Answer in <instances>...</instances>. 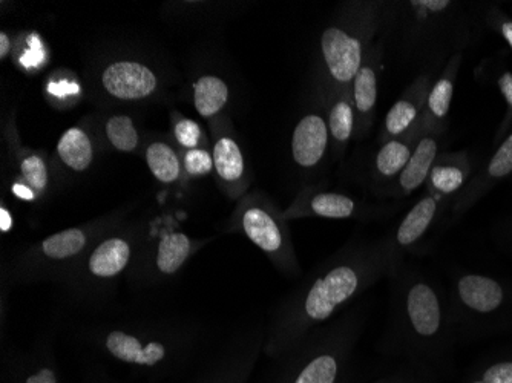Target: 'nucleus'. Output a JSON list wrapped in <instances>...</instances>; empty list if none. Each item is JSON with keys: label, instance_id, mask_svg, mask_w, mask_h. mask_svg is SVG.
<instances>
[{"label": "nucleus", "instance_id": "f257e3e1", "mask_svg": "<svg viewBox=\"0 0 512 383\" xmlns=\"http://www.w3.org/2000/svg\"><path fill=\"white\" fill-rule=\"evenodd\" d=\"M382 278H388L382 238L348 244L279 310L264 350L270 357H283Z\"/></svg>", "mask_w": 512, "mask_h": 383}, {"label": "nucleus", "instance_id": "f03ea898", "mask_svg": "<svg viewBox=\"0 0 512 383\" xmlns=\"http://www.w3.org/2000/svg\"><path fill=\"white\" fill-rule=\"evenodd\" d=\"M391 302L381 351L436 373L451 339V310L439 285L419 267L404 266L390 278Z\"/></svg>", "mask_w": 512, "mask_h": 383}, {"label": "nucleus", "instance_id": "7ed1b4c3", "mask_svg": "<svg viewBox=\"0 0 512 383\" xmlns=\"http://www.w3.org/2000/svg\"><path fill=\"white\" fill-rule=\"evenodd\" d=\"M459 4L451 0H385L379 39L385 54L405 66L434 73L465 45Z\"/></svg>", "mask_w": 512, "mask_h": 383}, {"label": "nucleus", "instance_id": "20e7f679", "mask_svg": "<svg viewBox=\"0 0 512 383\" xmlns=\"http://www.w3.org/2000/svg\"><path fill=\"white\" fill-rule=\"evenodd\" d=\"M384 13L385 0L348 2L322 31L319 48L330 89L352 86L365 56L379 39Z\"/></svg>", "mask_w": 512, "mask_h": 383}, {"label": "nucleus", "instance_id": "39448f33", "mask_svg": "<svg viewBox=\"0 0 512 383\" xmlns=\"http://www.w3.org/2000/svg\"><path fill=\"white\" fill-rule=\"evenodd\" d=\"M362 330V316L350 313L321 333L307 334L292 348L275 383H344Z\"/></svg>", "mask_w": 512, "mask_h": 383}, {"label": "nucleus", "instance_id": "423d86ee", "mask_svg": "<svg viewBox=\"0 0 512 383\" xmlns=\"http://www.w3.org/2000/svg\"><path fill=\"white\" fill-rule=\"evenodd\" d=\"M287 223L289 221L283 217V212L266 195L256 192L241 198L232 229L243 233L279 272L295 276L299 273V264Z\"/></svg>", "mask_w": 512, "mask_h": 383}, {"label": "nucleus", "instance_id": "0eeeda50", "mask_svg": "<svg viewBox=\"0 0 512 383\" xmlns=\"http://www.w3.org/2000/svg\"><path fill=\"white\" fill-rule=\"evenodd\" d=\"M445 204L447 203L425 192L405 213L401 223L387 236H382L388 279L404 266L407 255L414 253V250L424 243L430 230L436 226L440 213L444 212Z\"/></svg>", "mask_w": 512, "mask_h": 383}, {"label": "nucleus", "instance_id": "6e6552de", "mask_svg": "<svg viewBox=\"0 0 512 383\" xmlns=\"http://www.w3.org/2000/svg\"><path fill=\"white\" fill-rule=\"evenodd\" d=\"M394 212L391 206L368 204L358 198L339 192L306 189L283 212L287 221L299 218H327V220H382Z\"/></svg>", "mask_w": 512, "mask_h": 383}, {"label": "nucleus", "instance_id": "1a4fd4ad", "mask_svg": "<svg viewBox=\"0 0 512 383\" xmlns=\"http://www.w3.org/2000/svg\"><path fill=\"white\" fill-rule=\"evenodd\" d=\"M384 59V43L381 40H376L350 86L356 111V140H364L375 123Z\"/></svg>", "mask_w": 512, "mask_h": 383}, {"label": "nucleus", "instance_id": "9d476101", "mask_svg": "<svg viewBox=\"0 0 512 383\" xmlns=\"http://www.w3.org/2000/svg\"><path fill=\"white\" fill-rule=\"evenodd\" d=\"M433 82L434 73H421L407 86L404 94L387 112L381 134H379V143L401 137L419 122Z\"/></svg>", "mask_w": 512, "mask_h": 383}, {"label": "nucleus", "instance_id": "9b49d317", "mask_svg": "<svg viewBox=\"0 0 512 383\" xmlns=\"http://www.w3.org/2000/svg\"><path fill=\"white\" fill-rule=\"evenodd\" d=\"M442 135L424 132L417 140L416 148L402 174L393 186L388 187L385 197L393 201H404L427 183L439 155L442 154Z\"/></svg>", "mask_w": 512, "mask_h": 383}, {"label": "nucleus", "instance_id": "f8f14e48", "mask_svg": "<svg viewBox=\"0 0 512 383\" xmlns=\"http://www.w3.org/2000/svg\"><path fill=\"white\" fill-rule=\"evenodd\" d=\"M453 295L460 313L474 316L494 315L506 301L505 287L499 281L477 273L459 276Z\"/></svg>", "mask_w": 512, "mask_h": 383}, {"label": "nucleus", "instance_id": "ddd939ff", "mask_svg": "<svg viewBox=\"0 0 512 383\" xmlns=\"http://www.w3.org/2000/svg\"><path fill=\"white\" fill-rule=\"evenodd\" d=\"M422 134L424 131L417 122L401 137L391 138L381 143V148L378 149L371 163V181L382 195L387 192L388 187L393 186L394 181L398 180L399 175L404 171Z\"/></svg>", "mask_w": 512, "mask_h": 383}, {"label": "nucleus", "instance_id": "4468645a", "mask_svg": "<svg viewBox=\"0 0 512 383\" xmlns=\"http://www.w3.org/2000/svg\"><path fill=\"white\" fill-rule=\"evenodd\" d=\"M332 146L329 123L324 112L313 111L304 115L292 135V157L302 169H315L324 160Z\"/></svg>", "mask_w": 512, "mask_h": 383}, {"label": "nucleus", "instance_id": "2eb2a0df", "mask_svg": "<svg viewBox=\"0 0 512 383\" xmlns=\"http://www.w3.org/2000/svg\"><path fill=\"white\" fill-rule=\"evenodd\" d=\"M102 85L115 99L142 100L154 94L158 80L148 66L123 60L106 66L102 74Z\"/></svg>", "mask_w": 512, "mask_h": 383}, {"label": "nucleus", "instance_id": "dca6fc26", "mask_svg": "<svg viewBox=\"0 0 512 383\" xmlns=\"http://www.w3.org/2000/svg\"><path fill=\"white\" fill-rule=\"evenodd\" d=\"M212 157H214L215 171L227 195L234 200L244 197L250 184V177L247 174L243 149L230 129H224L218 135Z\"/></svg>", "mask_w": 512, "mask_h": 383}, {"label": "nucleus", "instance_id": "f3484780", "mask_svg": "<svg viewBox=\"0 0 512 383\" xmlns=\"http://www.w3.org/2000/svg\"><path fill=\"white\" fill-rule=\"evenodd\" d=\"M460 63H462V54L459 53L448 60L442 73L434 79L424 112L419 118L422 131L442 135L447 129V118L453 102L454 85H456Z\"/></svg>", "mask_w": 512, "mask_h": 383}, {"label": "nucleus", "instance_id": "a211bd4d", "mask_svg": "<svg viewBox=\"0 0 512 383\" xmlns=\"http://www.w3.org/2000/svg\"><path fill=\"white\" fill-rule=\"evenodd\" d=\"M105 348L117 361L146 370H155L165 364L169 357L168 347L163 342H143L134 334L122 330L106 334Z\"/></svg>", "mask_w": 512, "mask_h": 383}, {"label": "nucleus", "instance_id": "6ab92c4d", "mask_svg": "<svg viewBox=\"0 0 512 383\" xmlns=\"http://www.w3.org/2000/svg\"><path fill=\"white\" fill-rule=\"evenodd\" d=\"M470 160L463 152H442L434 163L425 192L447 203L459 194L470 177Z\"/></svg>", "mask_w": 512, "mask_h": 383}, {"label": "nucleus", "instance_id": "aec40b11", "mask_svg": "<svg viewBox=\"0 0 512 383\" xmlns=\"http://www.w3.org/2000/svg\"><path fill=\"white\" fill-rule=\"evenodd\" d=\"M327 103V123L332 149L336 157H341L350 140L356 135V111L352 89L350 86L330 89Z\"/></svg>", "mask_w": 512, "mask_h": 383}, {"label": "nucleus", "instance_id": "412c9836", "mask_svg": "<svg viewBox=\"0 0 512 383\" xmlns=\"http://www.w3.org/2000/svg\"><path fill=\"white\" fill-rule=\"evenodd\" d=\"M512 174V132L503 140L502 145L497 149L496 154L491 157L490 163L485 171L468 189L463 190L462 195L457 198L454 213H462L470 207L479 195H482L491 184Z\"/></svg>", "mask_w": 512, "mask_h": 383}, {"label": "nucleus", "instance_id": "4be33fe9", "mask_svg": "<svg viewBox=\"0 0 512 383\" xmlns=\"http://www.w3.org/2000/svg\"><path fill=\"white\" fill-rule=\"evenodd\" d=\"M131 255L132 246L128 239L120 236L105 239L89 255V273L97 279L115 278L128 267Z\"/></svg>", "mask_w": 512, "mask_h": 383}, {"label": "nucleus", "instance_id": "5701e85b", "mask_svg": "<svg viewBox=\"0 0 512 383\" xmlns=\"http://www.w3.org/2000/svg\"><path fill=\"white\" fill-rule=\"evenodd\" d=\"M194 244L181 232L166 233L160 239L155 253V267L161 275H175L192 255Z\"/></svg>", "mask_w": 512, "mask_h": 383}, {"label": "nucleus", "instance_id": "b1692460", "mask_svg": "<svg viewBox=\"0 0 512 383\" xmlns=\"http://www.w3.org/2000/svg\"><path fill=\"white\" fill-rule=\"evenodd\" d=\"M60 160L76 172H83L94 160L91 140L83 129L71 128L62 135L57 145Z\"/></svg>", "mask_w": 512, "mask_h": 383}, {"label": "nucleus", "instance_id": "393cba45", "mask_svg": "<svg viewBox=\"0 0 512 383\" xmlns=\"http://www.w3.org/2000/svg\"><path fill=\"white\" fill-rule=\"evenodd\" d=\"M229 102V86L217 76H204L194 85V105L198 114L211 118Z\"/></svg>", "mask_w": 512, "mask_h": 383}, {"label": "nucleus", "instance_id": "a878e982", "mask_svg": "<svg viewBox=\"0 0 512 383\" xmlns=\"http://www.w3.org/2000/svg\"><path fill=\"white\" fill-rule=\"evenodd\" d=\"M86 244L88 233L80 227H73L43 239L40 253L50 261H68L80 255L86 249Z\"/></svg>", "mask_w": 512, "mask_h": 383}, {"label": "nucleus", "instance_id": "bb28decb", "mask_svg": "<svg viewBox=\"0 0 512 383\" xmlns=\"http://www.w3.org/2000/svg\"><path fill=\"white\" fill-rule=\"evenodd\" d=\"M146 161L152 175L160 183L171 184L180 178L181 163L177 152L163 141H155L146 149Z\"/></svg>", "mask_w": 512, "mask_h": 383}, {"label": "nucleus", "instance_id": "cd10ccee", "mask_svg": "<svg viewBox=\"0 0 512 383\" xmlns=\"http://www.w3.org/2000/svg\"><path fill=\"white\" fill-rule=\"evenodd\" d=\"M109 143L120 152H134L138 146V132L128 115H114L106 123Z\"/></svg>", "mask_w": 512, "mask_h": 383}, {"label": "nucleus", "instance_id": "c85d7f7f", "mask_svg": "<svg viewBox=\"0 0 512 383\" xmlns=\"http://www.w3.org/2000/svg\"><path fill=\"white\" fill-rule=\"evenodd\" d=\"M20 169L30 189H33L36 194H42L48 186V169L45 161L39 155H25L20 161Z\"/></svg>", "mask_w": 512, "mask_h": 383}, {"label": "nucleus", "instance_id": "c756f323", "mask_svg": "<svg viewBox=\"0 0 512 383\" xmlns=\"http://www.w3.org/2000/svg\"><path fill=\"white\" fill-rule=\"evenodd\" d=\"M11 383H60V380L56 368L43 362L11 374Z\"/></svg>", "mask_w": 512, "mask_h": 383}, {"label": "nucleus", "instance_id": "7c9ffc66", "mask_svg": "<svg viewBox=\"0 0 512 383\" xmlns=\"http://www.w3.org/2000/svg\"><path fill=\"white\" fill-rule=\"evenodd\" d=\"M373 383H433V373L416 365L404 364L398 371Z\"/></svg>", "mask_w": 512, "mask_h": 383}, {"label": "nucleus", "instance_id": "2f4dec72", "mask_svg": "<svg viewBox=\"0 0 512 383\" xmlns=\"http://www.w3.org/2000/svg\"><path fill=\"white\" fill-rule=\"evenodd\" d=\"M184 169L192 177H203L214 169V157L204 149H192L184 154Z\"/></svg>", "mask_w": 512, "mask_h": 383}, {"label": "nucleus", "instance_id": "473e14b6", "mask_svg": "<svg viewBox=\"0 0 512 383\" xmlns=\"http://www.w3.org/2000/svg\"><path fill=\"white\" fill-rule=\"evenodd\" d=\"M470 383H512V359L494 362Z\"/></svg>", "mask_w": 512, "mask_h": 383}, {"label": "nucleus", "instance_id": "72a5a7b5", "mask_svg": "<svg viewBox=\"0 0 512 383\" xmlns=\"http://www.w3.org/2000/svg\"><path fill=\"white\" fill-rule=\"evenodd\" d=\"M175 138H177L180 146L188 149V151L197 149V146L200 145L201 140L200 126H198V123H195L194 120H189V118H181L180 122H178L177 126H175Z\"/></svg>", "mask_w": 512, "mask_h": 383}, {"label": "nucleus", "instance_id": "f704fd0d", "mask_svg": "<svg viewBox=\"0 0 512 383\" xmlns=\"http://www.w3.org/2000/svg\"><path fill=\"white\" fill-rule=\"evenodd\" d=\"M253 357L249 356L241 361L235 370L230 373L224 374L215 383H246L247 377H249L250 370H252Z\"/></svg>", "mask_w": 512, "mask_h": 383}, {"label": "nucleus", "instance_id": "c9c22d12", "mask_svg": "<svg viewBox=\"0 0 512 383\" xmlns=\"http://www.w3.org/2000/svg\"><path fill=\"white\" fill-rule=\"evenodd\" d=\"M499 88L500 92H502L503 97H505L506 103H508L509 111L512 114V74L511 73H503L502 76L499 77Z\"/></svg>", "mask_w": 512, "mask_h": 383}, {"label": "nucleus", "instance_id": "e433bc0d", "mask_svg": "<svg viewBox=\"0 0 512 383\" xmlns=\"http://www.w3.org/2000/svg\"><path fill=\"white\" fill-rule=\"evenodd\" d=\"M497 30H499L500 36L503 37L509 48L512 51V20L511 19H499L497 22Z\"/></svg>", "mask_w": 512, "mask_h": 383}, {"label": "nucleus", "instance_id": "4c0bfd02", "mask_svg": "<svg viewBox=\"0 0 512 383\" xmlns=\"http://www.w3.org/2000/svg\"><path fill=\"white\" fill-rule=\"evenodd\" d=\"M11 227H13V218H11V213L8 212L5 207H2V209H0V230L7 233L10 232Z\"/></svg>", "mask_w": 512, "mask_h": 383}, {"label": "nucleus", "instance_id": "58836bf2", "mask_svg": "<svg viewBox=\"0 0 512 383\" xmlns=\"http://www.w3.org/2000/svg\"><path fill=\"white\" fill-rule=\"evenodd\" d=\"M11 48V40L8 37V34L5 31L0 33V59H7L8 54H10Z\"/></svg>", "mask_w": 512, "mask_h": 383}, {"label": "nucleus", "instance_id": "ea45409f", "mask_svg": "<svg viewBox=\"0 0 512 383\" xmlns=\"http://www.w3.org/2000/svg\"><path fill=\"white\" fill-rule=\"evenodd\" d=\"M14 194H16L17 197L23 198V200H34V198H36V192H34L33 189L20 186V184H16V186H14Z\"/></svg>", "mask_w": 512, "mask_h": 383}]
</instances>
